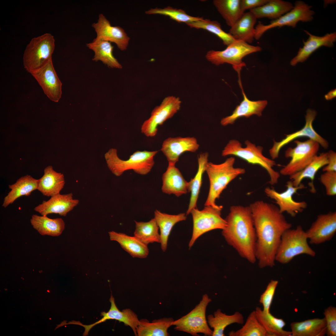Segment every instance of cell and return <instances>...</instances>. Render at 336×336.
<instances>
[{
	"mask_svg": "<svg viewBox=\"0 0 336 336\" xmlns=\"http://www.w3.org/2000/svg\"><path fill=\"white\" fill-rule=\"evenodd\" d=\"M249 206L257 237L256 257L259 266L272 267L282 236L292 224L273 204L259 200Z\"/></svg>",
	"mask_w": 336,
	"mask_h": 336,
	"instance_id": "1",
	"label": "cell"
},
{
	"mask_svg": "<svg viewBox=\"0 0 336 336\" xmlns=\"http://www.w3.org/2000/svg\"><path fill=\"white\" fill-rule=\"evenodd\" d=\"M222 234L227 243L250 263L256 260L257 237L250 206H231Z\"/></svg>",
	"mask_w": 336,
	"mask_h": 336,
	"instance_id": "2",
	"label": "cell"
},
{
	"mask_svg": "<svg viewBox=\"0 0 336 336\" xmlns=\"http://www.w3.org/2000/svg\"><path fill=\"white\" fill-rule=\"evenodd\" d=\"M235 161V157L231 156L219 164L208 162L205 171L209 178L210 187L204 206L218 207L216 200L223 190L231 181L245 173V169L234 167Z\"/></svg>",
	"mask_w": 336,
	"mask_h": 336,
	"instance_id": "3",
	"label": "cell"
},
{
	"mask_svg": "<svg viewBox=\"0 0 336 336\" xmlns=\"http://www.w3.org/2000/svg\"><path fill=\"white\" fill-rule=\"evenodd\" d=\"M245 147L236 139H231L227 143L222 152V156L232 155L240 158L249 163L259 165L264 169L268 173L271 185L277 184L280 176L278 172L273 167L276 165L275 161L265 156L263 154V148L256 145L248 140L245 142Z\"/></svg>",
	"mask_w": 336,
	"mask_h": 336,
	"instance_id": "4",
	"label": "cell"
},
{
	"mask_svg": "<svg viewBox=\"0 0 336 336\" xmlns=\"http://www.w3.org/2000/svg\"><path fill=\"white\" fill-rule=\"evenodd\" d=\"M158 151H137L131 155L128 160H124L117 155V150L111 148L105 154L108 167L115 175L121 176L125 171L133 170L141 175L148 173L153 166L154 157Z\"/></svg>",
	"mask_w": 336,
	"mask_h": 336,
	"instance_id": "5",
	"label": "cell"
},
{
	"mask_svg": "<svg viewBox=\"0 0 336 336\" xmlns=\"http://www.w3.org/2000/svg\"><path fill=\"white\" fill-rule=\"evenodd\" d=\"M307 240L306 232L300 225L296 228L287 230L282 236L276 252L275 261L285 264L301 254L315 256V252L309 245Z\"/></svg>",
	"mask_w": 336,
	"mask_h": 336,
	"instance_id": "6",
	"label": "cell"
},
{
	"mask_svg": "<svg viewBox=\"0 0 336 336\" xmlns=\"http://www.w3.org/2000/svg\"><path fill=\"white\" fill-rule=\"evenodd\" d=\"M55 49V40L50 33H46L33 38L24 53V67L30 73L44 65L52 59Z\"/></svg>",
	"mask_w": 336,
	"mask_h": 336,
	"instance_id": "7",
	"label": "cell"
},
{
	"mask_svg": "<svg viewBox=\"0 0 336 336\" xmlns=\"http://www.w3.org/2000/svg\"><path fill=\"white\" fill-rule=\"evenodd\" d=\"M261 50V48L259 46L252 45L243 41L236 40L223 50L208 51L205 57L208 61L216 66L225 63L230 64L238 73L246 66L242 61L244 57Z\"/></svg>",
	"mask_w": 336,
	"mask_h": 336,
	"instance_id": "8",
	"label": "cell"
},
{
	"mask_svg": "<svg viewBox=\"0 0 336 336\" xmlns=\"http://www.w3.org/2000/svg\"><path fill=\"white\" fill-rule=\"evenodd\" d=\"M212 301L207 294L203 295L199 303L187 315L174 320L172 325L175 326L177 331L186 332L194 336L198 333L212 336L213 331L209 326L206 316L207 307Z\"/></svg>",
	"mask_w": 336,
	"mask_h": 336,
	"instance_id": "9",
	"label": "cell"
},
{
	"mask_svg": "<svg viewBox=\"0 0 336 336\" xmlns=\"http://www.w3.org/2000/svg\"><path fill=\"white\" fill-rule=\"evenodd\" d=\"M294 147H288L285 156L290 158L289 162L280 170V174L285 176L291 175L298 172L308 165L317 155L320 145L315 141L309 139L304 141H294Z\"/></svg>",
	"mask_w": 336,
	"mask_h": 336,
	"instance_id": "10",
	"label": "cell"
},
{
	"mask_svg": "<svg viewBox=\"0 0 336 336\" xmlns=\"http://www.w3.org/2000/svg\"><path fill=\"white\" fill-rule=\"evenodd\" d=\"M222 206L213 207L205 206L202 210L197 208L190 212L193 221V230L189 246L190 248L200 236L209 231L215 229L223 230L226 226L225 219L221 216Z\"/></svg>",
	"mask_w": 336,
	"mask_h": 336,
	"instance_id": "11",
	"label": "cell"
},
{
	"mask_svg": "<svg viewBox=\"0 0 336 336\" xmlns=\"http://www.w3.org/2000/svg\"><path fill=\"white\" fill-rule=\"evenodd\" d=\"M311 6L301 1L296 2L292 9L279 18L272 20L270 23L264 25L259 22L255 28L254 39L258 40L267 31L276 27L284 26L296 27L300 21L308 22L313 19L314 12L311 10Z\"/></svg>",
	"mask_w": 336,
	"mask_h": 336,
	"instance_id": "12",
	"label": "cell"
},
{
	"mask_svg": "<svg viewBox=\"0 0 336 336\" xmlns=\"http://www.w3.org/2000/svg\"><path fill=\"white\" fill-rule=\"evenodd\" d=\"M181 103L178 97L169 96L165 98L160 104L152 110L150 117L143 122L141 127V133L147 137L155 136L158 126L177 113Z\"/></svg>",
	"mask_w": 336,
	"mask_h": 336,
	"instance_id": "13",
	"label": "cell"
},
{
	"mask_svg": "<svg viewBox=\"0 0 336 336\" xmlns=\"http://www.w3.org/2000/svg\"><path fill=\"white\" fill-rule=\"evenodd\" d=\"M317 114L314 110L308 109L305 116L306 123L303 128L292 133L286 134L285 137L279 142L274 141L272 147L269 150L272 159L273 160L278 157L279 152L282 147L299 138L308 137L318 142L324 149L328 148V142L317 133L313 126V123Z\"/></svg>",
	"mask_w": 336,
	"mask_h": 336,
	"instance_id": "14",
	"label": "cell"
},
{
	"mask_svg": "<svg viewBox=\"0 0 336 336\" xmlns=\"http://www.w3.org/2000/svg\"><path fill=\"white\" fill-rule=\"evenodd\" d=\"M286 186V189L282 192L279 193L269 187L265 189L264 192L268 197L275 201L281 212H286L294 217L307 207L305 201L297 202L293 198V195L298 190L305 188V186L302 183L298 186H294L291 180L287 182Z\"/></svg>",
	"mask_w": 336,
	"mask_h": 336,
	"instance_id": "15",
	"label": "cell"
},
{
	"mask_svg": "<svg viewBox=\"0 0 336 336\" xmlns=\"http://www.w3.org/2000/svg\"><path fill=\"white\" fill-rule=\"evenodd\" d=\"M30 74L49 99L55 102L59 101L62 95V83L54 68L52 58Z\"/></svg>",
	"mask_w": 336,
	"mask_h": 336,
	"instance_id": "16",
	"label": "cell"
},
{
	"mask_svg": "<svg viewBox=\"0 0 336 336\" xmlns=\"http://www.w3.org/2000/svg\"><path fill=\"white\" fill-rule=\"evenodd\" d=\"M306 232L311 244L318 245L330 240L336 232V212L319 215Z\"/></svg>",
	"mask_w": 336,
	"mask_h": 336,
	"instance_id": "17",
	"label": "cell"
},
{
	"mask_svg": "<svg viewBox=\"0 0 336 336\" xmlns=\"http://www.w3.org/2000/svg\"><path fill=\"white\" fill-rule=\"evenodd\" d=\"M199 147L197 139L194 137H170L163 142L161 150L168 165H175L181 154L186 152H195Z\"/></svg>",
	"mask_w": 336,
	"mask_h": 336,
	"instance_id": "18",
	"label": "cell"
},
{
	"mask_svg": "<svg viewBox=\"0 0 336 336\" xmlns=\"http://www.w3.org/2000/svg\"><path fill=\"white\" fill-rule=\"evenodd\" d=\"M92 26L96 34V39L114 43L121 50L127 49L129 37L121 27L112 26L102 14H99L97 22Z\"/></svg>",
	"mask_w": 336,
	"mask_h": 336,
	"instance_id": "19",
	"label": "cell"
},
{
	"mask_svg": "<svg viewBox=\"0 0 336 336\" xmlns=\"http://www.w3.org/2000/svg\"><path fill=\"white\" fill-rule=\"evenodd\" d=\"M110 301L111 303V306L109 310L106 312H102L101 313L103 317L100 320L93 324L88 325L83 324L80 322H78V325L82 326L85 328L83 335H88L90 329L98 324L107 320H115L123 323L126 326H129L133 331L135 335L137 336V328L139 320L136 314L130 309H126L122 311H120L115 304L114 298L112 294Z\"/></svg>",
	"mask_w": 336,
	"mask_h": 336,
	"instance_id": "20",
	"label": "cell"
},
{
	"mask_svg": "<svg viewBox=\"0 0 336 336\" xmlns=\"http://www.w3.org/2000/svg\"><path fill=\"white\" fill-rule=\"evenodd\" d=\"M239 83L243 97V100L237 106L232 114L222 119L221 124L223 126L233 124L236 120L241 117L248 118L253 115L261 116L262 112L267 105V100L252 101L246 96L241 82L240 75H238Z\"/></svg>",
	"mask_w": 336,
	"mask_h": 336,
	"instance_id": "21",
	"label": "cell"
},
{
	"mask_svg": "<svg viewBox=\"0 0 336 336\" xmlns=\"http://www.w3.org/2000/svg\"><path fill=\"white\" fill-rule=\"evenodd\" d=\"M72 193L51 196L48 201H44L41 204L35 207L34 210L42 216L52 213L66 216L67 214L77 206L79 200L73 198Z\"/></svg>",
	"mask_w": 336,
	"mask_h": 336,
	"instance_id": "22",
	"label": "cell"
},
{
	"mask_svg": "<svg viewBox=\"0 0 336 336\" xmlns=\"http://www.w3.org/2000/svg\"><path fill=\"white\" fill-rule=\"evenodd\" d=\"M305 32L309 35L308 38L306 41H303V47L299 49L297 55L291 61L290 63L292 66H294L298 63L305 61L314 52L322 46L332 47L336 40V32L320 36L312 35L306 30Z\"/></svg>",
	"mask_w": 336,
	"mask_h": 336,
	"instance_id": "23",
	"label": "cell"
},
{
	"mask_svg": "<svg viewBox=\"0 0 336 336\" xmlns=\"http://www.w3.org/2000/svg\"><path fill=\"white\" fill-rule=\"evenodd\" d=\"M162 179L161 190L164 193L179 197L189 192V182L175 165H168Z\"/></svg>",
	"mask_w": 336,
	"mask_h": 336,
	"instance_id": "24",
	"label": "cell"
},
{
	"mask_svg": "<svg viewBox=\"0 0 336 336\" xmlns=\"http://www.w3.org/2000/svg\"><path fill=\"white\" fill-rule=\"evenodd\" d=\"M38 180L37 189L48 197L60 194L65 183L63 174L55 171L49 166L45 168L43 175Z\"/></svg>",
	"mask_w": 336,
	"mask_h": 336,
	"instance_id": "25",
	"label": "cell"
},
{
	"mask_svg": "<svg viewBox=\"0 0 336 336\" xmlns=\"http://www.w3.org/2000/svg\"><path fill=\"white\" fill-rule=\"evenodd\" d=\"M256 18L250 11L244 13L232 26L229 33L236 40L252 43L254 39Z\"/></svg>",
	"mask_w": 336,
	"mask_h": 336,
	"instance_id": "26",
	"label": "cell"
},
{
	"mask_svg": "<svg viewBox=\"0 0 336 336\" xmlns=\"http://www.w3.org/2000/svg\"><path fill=\"white\" fill-rule=\"evenodd\" d=\"M328 163L327 152L322 153L317 155L313 160L301 171L290 176V179L294 186H298L305 178L311 180L309 184L311 188L310 191L315 193L316 189L314 185L315 175L321 168L326 165Z\"/></svg>",
	"mask_w": 336,
	"mask_h": 336,
	"instance_id": "27",
	"label": "cell"
},
{
	"mask_svg": "<svg viewBox=\"0 0 336 336\" xmlns=\"http://www.w3.org/2000/svg\"><path fill=\"white\" fill-rule=\"evenodd\" d=\"M110 239L115 241L121 247L133 258H145L149 254L147 245L143 244L135 236L114 231L109 232Z\"/></svg>",
	"mask_w": 336,
	"mask_h": 336,
	"instance_id": "28",
	"label": "cell"
},
{
	"mask_svg": "<svg viewBox=\"0 0 336 336\" xmlns=\"http://www.w3.org/2000/svg\"><path fill=\"white\" fill-rule=\"evenodd\" d=\"M207 322L210 327L213 329L212 336H224V331L227 326L235 323L243 324L244 319L243 315L239 311L227 315L218 309L213 315L208 316Z\"/></svg>",
	"mask_w": 336,
	"mask_h": 336,
	"instance_id": "29",
	"label": "cell"
},
{
	"mask_svg": "<svg viewBox=\"0 0 336 336\" xmlns=\"http://www.w3.org/2000/svg\"><path fill=\"white\" fill-rule=\"evenodd\" d=\"M38 181L27 175L20 178L15 183L9 185L11 190L4 198L2 206L6 208L20 197L30 195L33 191L37 189Z\"/></svg>",
	"mask_w": 336,
	"mask_h": 336,
	"instance_id": "30",
	"label": "cell"
},
{
	"mask_svg": "<svg viewBox=\"0 0 336 336\" xmlns=\"http://www.w3.org/2000/svg\"><path fill=\"white\" fill-rule=\"evenodd\" d=\"M86 46L94 52L93 61H101L111 68H122V65L113 55L114 47L110 42L95 38L91 42L87 44Z\"/></svg>",
	"mask_w": 336,
	"mask_h": 336,
	"instance_id": "31",
	"label": "cell"
},
{
	"mask_svg": "<svg viewBox=\"0 0 336 336\" xmlns=\"http://www.w3.org/2000/svg\"><path fill=\"white\" fill-rule=\"evenodd\" d=\"M154 218L160 231L161 248L163 252L167 249L168 240L171 231L177 223L186 220L185 213L170 215L161 212L158 210L154 211Z\"/></svg>",
	"mask_w": 336,
	"mask_h": 336,
	"instance_id": "32",
	"label": "cell"
},
{
	"mask_svg": "<svg viewBox=\"0 0 336 336\" xmlns=\"http://www.w3.org/2000/svg\"><path fill=\"white\" fill-rule=\"evenodd\" d=\"M294 7L290 2L281 0H269L264 5L250 11L257 19L267 18L276 19L290 11Z\"/></svg>",
	"mask_w": 336,
	"mask_h": 336,
	"instance_id": "33",
	"label": "cell"
},
{
	"mask_svg": "<svg viewBox=\"0 0 336 336\" xmlns=\"http://www.w3.org/2000/svg\"><path fill=\"white\" fill-rule=\"evenodd\" d=\"M290 327L292 336H321L326 333L324 318L293 322L291 323Z\"/></svg>",
	"mask_w": 336,
	"mask_h": 336,
	"instance_id": "34",
	"label": "cell"
},
{
	"mask_svg": "<svg viewBox=\"0 0 336 336\" xmlns=\"http://www.w3.org/2000/svg\"><path fill=\"white\" fill-rule=\"evenodd\" d=\"M208 153L207 152L199 154L198 158V169L194 177L189 182V192L191 193L189 203L186 215L190 213L191 210L197 208V202L202 184L203 174L205 171L208 162Z\"/></svg>",
	"mask_w": 336,
	"mask_h": 336,
	"instance_id": "35",
	"label": "cell"
},
{
	"mask_svg": "<svg viewBox=\"0 0 336 336\" xmlns=\"http://www.w3.org/2000/svg\"><path fill=\"white\" fill-rule=\"evenodd\" d=\"M254 311L258 321L266 331L267 336H292L291 331L283 329L286 324L282 319L275 317L270 312H265L258 307L256 308Z\"/></svg>",
	"mask_w": 336,
	"mask_h": 336,
	"instance_id": "36",
	"label": "cell"
},
{
	"mask_svg": "<svg viewBox=\"0 0 336 336\" xmlns=\"http://www.w3.org/2000/svg\"><path fill=\"white\" fill-rule=\"evenodd\" d=\"M30 222L33 227L42 235L58 236L65 228V224L61 218L51 219L47 216L33 214Z\"/></svg>",
	"mask_w": 336,
	"mask_h": 336,
	"instance_id": "37",
	"label": "cell"
},
{
	"mask_svg": "<svg viewBox=\"0 0 336 336\" xmlns=\"http://www.w3.org/2000/svg\"><path fill=\"white\" fill-rule=\"evenodd\" d=\"M174 320L172 317H164L151 322L146 319H141L137 328V336H169L167 330Z\"/></svg>",
	"mask_w": 336,
	"mask_h": 336,
	"instance_id": "38",
	"label": "cell"
},
{
	"mask_svg": "<svg viewBox=\"0 0 336 336\" xmlns=\"http://www.w3.org/2000/svg\"><path fill=\"white\" fill-rule=\"evenodd\" d=\"M213 3L230 27L245 13L241 7V0H214Z\"/></svg>",
	"mask_w": 336,
	"mask_h": 336,
	"instance_id": "39",
	"label": "cell"
},
{
	"mask_svg": "<svg viewBox=\"0 0 336 336\" xmlns=\"http://www.w3.org/2000/svg\"><path fill=\"white\" fill-rule=\"evenodd\" d=\"M134 236L146 245L154 242L161 243L159 227L154 218L148 222H137Z\"/></svg>",
	"mask_w": 336,
	"mask_h": 336,
	"instance_id": "40",
	"label": "cell"
},
{
	"mask_svg": "<svg viewBox=\"0 0 336 336\" xmlns=\"http://www.w3.org/2000/svg\"><path fill=\"white\" fill-rule=\"evenodd\" d=\"M186 24L191 28L204 29L215 35L227 46L236 40L229 33L223 30L220 24L217 21L203 18Z\"/></svg>",
	"mask_w": 336,
	"mask_h": 336,
	"instance_id": "41",
	"label": "cell"
},
{
	"mask_svg": "<svg viewBox=\"0 0 336 336\" xmlns=\"http://www.w3.org/2000/svg\"><path fill=\"white\" fill-rule=\"evenodd\" d=\"M230 336H267V333L258 321L254 310L248 316L244 324L236 331L229 333Z\"/></svg>",
	"mask_w": 336,
	"mask_h": 336,
	"instance_id": "42",
	"label": "cell"
},
{
	"mask_svg": "<svg viewBox=\"0 0 336 336\" xmlns=\"http://www.w3.org/2000/svg\"><path fill=\"white\" fill-rule=\"evenodd\" d=\"M147 14H160L169 16L170 18L178 22L189 23L202 20V17L193 16L188 14L181 9L173 8L168 6L163 8H152L145 12Z\"/></svg>",
	"mask_w": 336,
	"mask_h": 336,
	"instance_id": "43",
	"label": "cell"
},
{
	"mask_svg": "<svg viewBox=\"0 0 336 336\" xmlns=\"http://www.w3.org/2000/svg\"><path fill=\"white\" fill-rule=\"evenodd\" d=\"M278 283V281L272 280L260 296L259 302L262 305L263 310L265 312H270L271 306Z\"/></svg>",
	"mask_w": 336,
	"mask_h": 336,
	"instance_id": "44",
	"label": "cell"
},
{
	"mask_svg": "<svg viewBox=\"0 0 336 336\" xmlns=\"http://www.w3.org/2000/svg\"><path fill=\"white\" fill-rule=\"evenodd\" d=\"M320 177L321 183L325 188L326 194L329 196L336 195V171H325Z\"/></svg>",
	"mask_w": 336,
	"mask_h": 336,
	"instance_id": "45",
	"label": "cell"
},
{
	"mask_svg": "<svg viewBox=\"0 0 336 336\" xmlns=\"http://www.w3.org/2000/svg\"><path fill=\"white\" fill-rule=\"evenodd\" d=\"M324 314L326 323L327 335L336 336V308L330 306L324 310Z\"/></svg>",
	"mask_w": 336,
	"mask_h": 336,
	"instance_id": "46",
	"label": "cell"
},
{
	"mask_svg": "<svg viewBox=\"0 0 336 336\" xmlns=\"http://www.w3.org/2000/svg\"><path fill=\"white\" fill-rule=\"evenodd\" d=\"M269 0H241L243 10H251L261 6L267 3Z\"/></svg>",
	"mask_w": 336,
	"mask_h": 336,
	"instance_id": "47",
	"label": "cell"
},
{
	"mask_svg": "<svg viewBox=\"0 0 336 336\" xmlns=\"http://www.w3.org/2000/svg\"><path fill=\"white\" fill-rule=\"evenodd\" d=\"M327 153L328 163L323 168L322 170L325 171H336V153L329 150Z\"/></svg>",
	"mask_w": 336,
	"mask_h": 336,
	"instance_id": "48",
	"label": "cell"
},
{
	"mask_svg": "<svg viewBox=\"0 0 336 336\" xmlns=\"http://www.w3.org/2000/svg\"><path fill=\"white\" fill-rule=\"evenodd\" d=\"M336 96V90L334 89L329 91L325 95L324 97L327 100H330L334 98Z\"/></svg>",
	"mask_w": 336,
	"mask_h": 336,
	"instance_id": "49",
	"label": "cell"
}]
</instances>
